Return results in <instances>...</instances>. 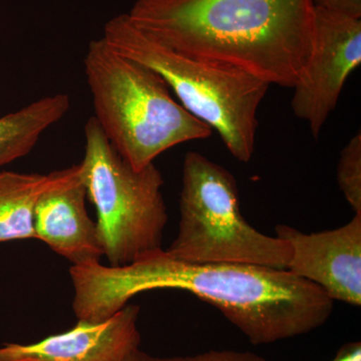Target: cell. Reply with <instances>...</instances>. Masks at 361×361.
Here are the masks:
<instances>
[{
	"label": "cell",
	"mask_w": 361,
	"mask_h": 361,
	"mask_svg": "<svg viewBox=\"0 0 361 361\" xmlns=\"http://www.w3.org/2000/svg\"><path fill=\"white\" fill-rule=\"evenodd\" d=\"M73 310L90 322L108 319L142 292L178 289L215 306L253 344H269L317 329L334 300L288 270L228 263H189L164 249L125 266H71Z\"/></svg>",
	"instance_id": "obj_1"
},
{
	"label": "cell",
	"mask_w": 361,
	"mask_h": 361,
	"mask_svg": "<svg viewBox=\"0 0 361 361\" xmlns=\"http://www.w3.org/2000/svg\"><path fill=\"white\" fill-rule=\"evenodd\" d=\"M176 51L293 89L314 51L311 0H137L128 13Z\"/></svg>",
	"instance_id": "obj_2"
},
{
	"label": "cell",
	"mask_w": 361,
	"mask_h": 361,
	"mask_svg": "<svg viewBox=\"0 0 361 361\" xmlns=\"http://www.w3.org/2000/svg\"><path fill=\"white\" fill-rule=\"evenodd\" d=\"M84 66L94 120L135 170L173 147L212 135L207 123L173 99L160 75L121 56L103 37L90 42Z\"/></svg>",
	"instance_id": "obj_3"
},
{
	"label": "cell",
	"mask_w": 361,
	"mask_h": 361,
	"mask_svg": "<svg viewBox=\"0 0 361 361\" xmlns=\"http://www.w3.org/2000/svg\"><path fill=\"white\" fill-rule=\"evenodd\" d=\"M102 37L121 56L160 75L180 104L218 133L235 159L251 160L267 82L238 68L176 51L137 27L128 13L109 20Z\"/></svg>",
	"instance_id": "obj_4"
},
{
	"label": "cell",
	"mask_w": 361,
	"mask_h": 361,
	"mask_svg": "<svg viewBox=\"0 0 361 361\" xmlns=\"http://www.w3.org/2000/svg\"><path fill=\"white\" fill-rule=\"evenodd\" d=\"M166 252L189 263H228L287 270L288 242L257 231L240 210L231 173L197 152L186 154L177 237Z\"/></svg>",
	"instance_id": "obj_5"
},
{
	"label": "cell",
	"mask_w": 361,
	"mask_h": 361,
	"mask_svg": "<svg viewBox=\"0 0 361 361\" xmlns=\"http://www.w3.org/2000/svg\"><path fill=\"white\" fill-rule=\"evenodd\" d=\"M80 178L96 207L99 246L111 266H125L161 248L168 222L155 164L135 170L104 135L94 116L85 126Z\"/></svg>",
	"instance_id": "obj_6"
},
{
	"label": "cell",
	"mask_w": 361,
	"mask_h": 361,
	"mask_svg": "<svg viewBox=\"0 0 361 361\" xmlns=\"http://www.w3.org/2000/svg\"><path fill=\"white\" fill-rule=\"evenodd\" d=\"M314 9V51L293 87L291 108L318 137L349 75L360 66L361 20Z\"/></svg>",
	"instance_id": "obj_7"
},
{
	"label": "cell",
	"mask_w": 361,
	"mask_h": 361,
	"mask_svg": "<svg viewBox=\"0 0 361 361\" xmlns=\"http://www.w3.org/2000/svg\"><path fill=\"white\" fill-rule=\"evenodd\" d=\"M275 230L292 248L287 270L317 285L334 301L361 305V214L330 231L306 234L287 225Z\"/></svg>",
	"instance_id": "obj_8"
},
{
	"label": "cell",
	"mask_w": 361,
	"mask_h": 361,
	"mask_svg": "<svg viewBox=\"0 0 361 361\" xmlns=\"http://www.w3.org/2000/svg\"><path fill=\"white\" fill-rule=\"evenodd\" d=\"M140 306L125 307L99 322L78 320L61 334L35 343L0 345V361H123L140 348Z\"/></svg>",
	"instance_id": "obj_9"
},
{
	"label": "cell",
	"mask_w": 361,
	"mask_h": 361,
	"mask_svg": "<svg viewBox=\"0 0 361 361\" xmlns=\"http://www.w3.org/2000/svg\"><path fill=\"white\" fill-rule=\"evenodd\" d=\"M87 194L80 166H71L70 174L47 190L37 201L33 217L35 239L70 260L73 266L99 263L104 254L97 225L87 214Z\"/></svg>",
	"instance_id": "obj_10"
},
{
	"label": "cell",
	"mask_w": 361,
	"mask_h": 361,
	"mask_svg": "<svg viewBox=\"0 0 361 361\" xmlns=\"http://www.w3.org/2000/svg\"><path fill=\"white\" fill-rule=\"evenodd\" d=\"M71 169L47 175L0 172V243L35 239V205L42 194L68 177Z\"/></svg>",
	"instance_id": "obj_11"
},
{
	"label": "cell",
	"mask_w": 361,
	"mask_h": 361,
	"mask_svg": "<svg viewBox=\"0 0 361 361\" xmlns=\"http://www.w3.org/2000/svg\"><path fill=\"white\" fill-rule=\"evenodd\" d=\"M66 94L47 96L0 118V167L25 157L39 137L70 110Z\"/></svg>",
	"instance_id": "obj_12"
},
{
	"label": "cell",
	"mask_w": 361,
	"mask_h": 361,
	"mask_svg": "<svg viewBox=\"0 0 361 361\" xmlns=\"http://www.w3.org/2000/svg\"><path fill=\"white\" fill-rule=\"evenodd\" d=\"M337 182L355 214H361V134L351 137L341 153Z\"/></svg>",
	"instance_id": "obj_13"
},
{
	"label": "cell",
	"mask_w": 361,
	"mask_h": 361,
	"mask_svg": "<svg viewBox=\"0 0 361 361\" xmlns=\"http://www.w3.org/2000/svg\"><path fill=\"white\" fill-rule=\"evenodd\" d=\"M123 361H269L248 351L212 350L200 355L158 357L137 348L123 358Z\"/></svg>",
	"instance_id": "obj_14"
},
{
	"label": "cell",
	"mask_w": 361,
	"mask_h": 361,
	"mask_svg": "<svg viewBox=\"0 0 361 361\" xmlns=\"http://www.w3.org/2000/svg\"><path fill=\"white\" fill-rule=\"evenodd\" d=\"M311 1L317 8L361 20V0H311Z\"/></svg>",
	"instance_id": "obj_15"
},
{
	"label": "cell",
	"mask_w": 361,
	"mask_h": 361,
	"mask_svg": "<svg viewBox=\"0 0 361 361\" xmlns=\"http://www.w3.org/2000/svg\"><path fill=\"white\" fill-rule=\"evenodd\" d=\"M331 361H361L360 342L344 344Z\"/></svg>",
	"instance_id": "obj_16"
}]
</instances>
